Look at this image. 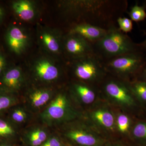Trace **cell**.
I'll return each instance as SVG.
<instances>
[{"instance_id": "obj_1", "label": "cell", "mask_w": 146, "mask_h": 146, "mask_svg": "<svg viewBox=\"0 0 146 146\" xmlns=\"http://www.w3.org/2000/svg\"><path fill=\"white\" fill-rule=\"evenodd\" d=\"M98 88L100 97L112 107L141 118L143 107L131 91L129 82L108 75Z\"/></svg>"}, {"instance_id": "obj_2", "label": "cell", "mask_w": 146, "mask_h": 146, "mask_svg": "<svg viewBox=\"0 0 146 146\" xmlns=\"http://www.w3.org/2000/svg\"><path fill=\"white\" fill-rule=\"evenodd\" d=\"M83 112L76 104L68 90L60 91L41 113L40 118L48 125L57 127L81 117Z\"/></svg>"}, {"instance_id": "obj_3", "label": "cell", "mask_w": 146, "mask_h": 146, "mask_svg": "<svg viewBox=\"0 0 146 146\" xmlns=\"http://www.w3.org/2000/svg\"><path fill=\"white\" fill-rule=\"evenodd\" d=\"M58 127L60 137L70 146H102L106 141L83 116Z\"/></svg>"}, {"instance_id": "obj_4", "label": "cell", "mask_w": 146, "mask_h": 146, "mask_svg": "<svg viewBox=\"0 0 146 146\" xmlns=\"http://www.w3.org/2000/svg\"><path fill=\"white\" fill-rule=\"evenodd\" d=\"M93 44L95 52L102 59L138 51L136 45L115 25L110 27L106 35Z\"/></svg>"}, {"instance_id": "obj_5", "label": "cell", "mask_w": 146, "mask_h": 146, "mask_svg": "<svg viewBox=\"0 0 146 146\" xmlns=\"http://www.w3.org/2000/svg\"><path fill=\"white\" fill-rule=\"evenodd\" d=\"M83 117L106 140L119 138L116 133L114 108L101 97L84 111Z\"/></svg>"}, {"instance_id": "obj_6", "label": "cell", "mask_w": 146, "mask_h": 146, "mask_svg": "<svg viewBox=\"0 0 146 146\" xmlns=\"http://www.w3.org/2000/svg\"><path fill=\"white\" fill-rule=\"evenodd\" d=\"M146 60L137 51L110 58L104 65L108 75L129 82L139 77Z\"/></svg>"}, {"instance_id": "obj_7", "label": "cell", "mask_w": 146, "mask_h": 146, "mask_svg": "<svg viewBox=\"0 0 146 146\" xmlns=\"http://www.w3.org/2000/svg\"><path fill=\"white\" fill-rule=\"evenodd\" d=\"M77 81L98 87L108 76L104 60L96 52L81 58L74 65Z\"/></svg>"}, {"instance_id": "obj_8", "label": "cell", "mask_w": 146, "mask_h": 146, "mask_svg": "<svg viewBox=\"0 0 146 146\" xmlns=\"http://www.w3.org/2000/svg\"><path fill=\"white\" fill-rule=\"evenodd\" d=\"M68 90L74 101L83 112L100 97L98 87L77 80L72 82Z\"/></svg>"}, {"instance_id": "obj_9", "label": "cell", "mask_w": 146, "mask_h": 146, "mask_svg": "<svg viewBox=\"0 0 146 146\" xmlns=\"http://www.w3.org/2000/svg\"><path fill=\"white\" fill-rule=\"evenodd\" d=\"M65 40L66 51L74 57L80 58L95 53L93 44L78 35L70 33Z\"/></svg>"}, {"instance_id": "obj_10", "label": "cell", "mask_w": 146, "mask_h": 146, "mask_svg": "<svg viewBox=\"0 0 146 146\" xmlns=\"http://www.w3.org/2000/svg\"><path fill=\"white\" fill-rule=\"evenodd\" d=\"M114 110L117 136L119 138L129 140L131 129L137 118L119 109L114 108Z\"/></svg>"}, {"instance_id": "obj_11", "label": "cell", "mask_w": 146, "mask_h": 146, "mask_svg": "<svg viewBox=\"0 0 146 146\" xmlns=\"http://www.w3.org/2000/svg\"><path fill=\"white\" fill-rule=\"evenodd\" d=\"M107 29L91 24L81 23L76 25L70 33L78 35L92 44L102 39L106 34Z\"/></svg>"}, {"instance_id": "obj_12", "label": "cell", "mask_w": 146, "mask_h": 146, "mask_svg": "<svg viewBox=\"0 0 146 146\" xmlns=\"http://www.w3.org/2000/svg\"><path fill=\"white\" fill-rule=\"evenodd\" d=\"M7 40L11 49L18 54L23 52L27 44L26 35L21 29L16 27L9 29L7 35Z\"/></svg>"}, {"instance_id": "obj_13", "label": "cell", "mask_w": 146, "mask_h": 146, "mask_svg": "<svg viewBox=\"0 0 146 146\" xmlns=\"http://www.w3.org/2000/svg\"><path fill=\"white\" fill-rule=\"evenodd\" d=\"M52 93L46 89H36L31 91L27 97V104L32 110L41 109L51 101Z\"/></svg>"}, {"instance_id": "obj_14", "label": "cell", "mask_w": 146, "mask_h": 146, "mask_svg": "<svg viewBox=\"0 0 146 146\" xmlns=\"http://www.w3.org/2000/svg\"><path fill=\"white\" fill-rule=\"evenodd\" d=\"M35 74L43 81L50 82L57 79L59 76L58 68L46 60L39 61L35 68Z\"/></svg>"}, {"instance_id": "obj_15", "label": "cell", "mask_w": 146, "mask_h": 146, "mask_svg": "<svg viewBox=\"0 0 146 146\" xmlns=\"http://www.w3.org/2000/svg\"><path fill=\"white\" fill-rule=\"evenodd\" d=\"M23 76L21 69L13 68L5 74L2 82L5 87L11 90L15 91L19 89L23 82Z\"/></svg>"}, {"instance_id": "obj_16", "label": "cell", "mask_w": 146, "mask_h": 146, "mask_svg": "<svg viewBox=\"0 0 146 146\" xmlns=\"http://www.w3.org/2000/svg\"><path fill=\"white\" fill-rule=\"evenodd\" d=\"M129 140L135 146H146V119H136L131 132Z\"/></svg>"}, {"instance_id": "obj_17", "label": "cell", "mask_w": 146, "mask_h": 146, "mask_svg": "<svg viewBox=\"0 0 146 146\" xmlns=\"http://www.w3.org/2000/svg\"><path fill=\"white\" fill-rule=\"evenodd\" d=\"M25 133V136L31 146L42 145L48 139V132L42 127H34Z\"/></svg>"}, {"instance_id": "obj_18", "label": "cell", "mask_w": 146, "mask_h": 146, "mask_svg": "<svg viewBox=\"0 0 146 146\" xmlns=\"http://www.w3.org/2000/svg\"><path fill=\"white\" fill-rule=\"evenodd\" d=\"M13 8L16 14L24 21L31 20L35 15L34 7L32 4L28 1L15 2L13 3Z\"/></svg>"}, {"instance_id": "obj_19", "label": "cell", "mask_w": 146, "mask_h": 146, "mask_svg": "<svg viewBox=\"0 0 146 146\" xmlns=\"http://www.w3.org/2000/svg\"><path fill=\"white\" fill-rule=\"evenodd\" d=\"M129 86L136 98L143 108L146 107V82L137 78L129 82Z\"/></svg>"}, {"instance_id": "obj_20", "label": "cell", "mask_w": 146, "mask_h": 146, "mask_svg": "<svg viewBox=\"0 0 146 146\" xmlns=\"http://www.w3.org/2000/svg\"><path fill=\"white\" fill-rule=\"evenodd\" d=\"M42 40L49 50L53 52L57 53L60 50V45L57 39L48 33L42 34Z\"/></svg>"}, {"instance_id": "obj_21", "label": "cell", "mask_w": 146, "mask_h": 146, "mask_svg": "<svg viewBox=\"0 0 146 146\" xmlns=\"http://www.w3.org/2000/svg\"><path fill=\"white\" fill-rule=\"evenodd\" d=\"M128 14L131 21L135 22H141L146 18L145 8L137 4L131 7Z\"/></svg>"}, {"instance_id": "obj_22", "label": "cell", "mask_w": 146, "mask_h": 146, "mask_svg": "<svg viewBox=\"0 0 146 146\" xmlns=\"http://www.w3.org/2000/svg\"><path fill=\"white\" fill-rule=\"evenodd\" d=\"M28 113L23 107L15 108L11 113V119L13 121L18 124L25 123L29 118Z\"/></svg>"}, {"instance_id": "obj_23", "label": "cell", "mask_w": 146, "mask_h": 146, "mask_svg": "<svg viewBox=\"0 0 146 146\" xmlns=\"http://www.w3.org/2000/svg\"><path fill=\"white\" fill-rule=\"evenodd\" d=\"M16 131L8 123L0 119V137H10L14 136Z\"/></svg>"}, {"instance_id": "obj_24", "label": "cell", "mask_w": 146, "mask_h": 146, "mask_svg": "<svg viewBox=\"0 0 146 146\" xmlns=\"http://www.w3.org/2000/svg\"><path fill=\"white\" fill-rule=\"evenodd\" d=\"M18 99L8 95H0V111L7 109L16 104Z\"/></svg>"}, {"instance_id": "obj_25", "label": "cell", "mask_w": 146, "mask_h": 146, "mask_svg": "<svg viewBox=\"0 0 146 146\" xmlns=\"http://www.w3.org/2000/svg\"><path fill=\"white\" fill-rule=\"evenodd\" d=\"M119 29L123 32H130L133 29V23L131 19L126 17H119L117 20Z\"/></svg>"}, {"instance_id": "obj_26", "label": "cell", "mask_w": 146, "mask_h": 146, "mask_svg": "<svg viewBox=\"0 0 146 146\" xmlns=\"http://www.w3.org/2000/svg\"><path fill=\"white\" fill-rule=\"evenodd\" d=\"M102 146H135L129 139L117 138L106 140Z\"/></svg>"}, {"instance_id": "obj_27", "label": "cell", "mask_w": 146, "mask_h": 146, "mask_svg": "<svg viewBox=\"0 0 146 146\" xmlns=\"http://www.w3.org/2000/svg\"><path fill=\"white\" fill-rule=\"evenodd\" d=\"M41 146H65L63 141L56 136H52L47 139Z\"/></svg>"}, {"instance_id": "obj_28", "label": "cell", "mask_w": 146, "mask_h": 146, "mask_svg": "<svg viewBox=\"0 0 146 146\" xmlns=\"http://www.w3.org/2000/svg\"><path fill=\"white\" fill-rule=\"evenodd\" d=\"M5 65V60L4 57L0 53V74L2 72Z\"/></svg>"}, {"instance_id": "obj_29", "label": "cell", "mask_w": 146, "mask_h": 146, "mask_svg": "<svg viewBox=\"0 0 146 146\" xmlns=\"http://www.w3.org/2000/svg\"><path fill=\"white\" fill-rule=\"evenodd\" d=\"M138 78L141 79L145 81L146 82V60L145 65H144L143 69L142 70L140 76Z\"/></svg>"}, {"instance_id": "obj_30", "label": "cell", "mask_w": 146, "mask_h": 146, "mask_svg": "<svg viewBox=\"0 0 146 146\" xmlns=\"http://www.w3.org/2000/svg\"><path fill=\"white\" fill-rule=\"evenodd\" d=\"M141 118L146 119V107L144 108L143 110V114H142Z\"/></svg>"}, {"instance_id": "obj_31", "label": "cell", "mask_w": 146, "mask_h": 146, "mask_svg": "<svg viewBox=\"0 0 146 146\" xmlns=\"http://www.w3.org/2000/svg\"><path fill=\"white\" fill-rule=\"evenodd\" d=\"M142 46L146 50V39L143 43L142 44Z\"/></svg>"}, {"instance_id": "obj_32", "label": "cell", "mask_w": 146, "mask_h": 146, "mask_svg": "<svg viewBox=\"0 0 146 146\" xmlns=\"http://www.w3.org/2000/svg\"><path fill=\"white\" fill-rule=\"evenodd\" d=\"M3 15V11L1 7H0V20H1V18L2 17Z\"/></svg>"}, {"instance_id": "obj_33", "label": "cell", "mask_w": 146, "mask_h": 146, "mask_svg": "<svg viewBox=\"0 0 146 146\" xmlns=\"http://www.w3.org/2000/svg\"><path fill=\"white\" fill-rule=\"evenodd\" d=\"M0 146H11L9 145H7V144H3V145H0Z\"/></svg>"}, {"instance_id": "obj_34", "label": "cell", "mask_w": 146, "mask_h": 146, "mask_svg": "<svg viewBox=\"0 0 146 146\" xmlns=\"http://www.w3.org/2000/svg\"></svg>"}]
</instances>
